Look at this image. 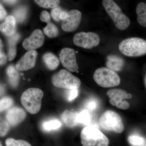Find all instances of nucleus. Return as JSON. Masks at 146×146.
Segmentation results:
<instances>
[{"mask_svg":"<svg viewBox=\"0 0 146 146\" xmlns=\"http://www.w3.org/2000/svg\"><path fill=\"white\" fill-rule=\"evenodd\" d=\"M44 93L38 88L27 89L22 94L21 104L27 111L31 114H35L40 111Z\"/></svg>","mask_w":146,"mask_h":146,"instance_id":"nucleus-1","label":"nucleus"},{"mask_svg":"<svg viewBox=\"0 0 146 146\" xmlns=\"http://www.w3.org/2000/svg\"><path fill=\"white\" fill-rule=\"evenodd\" d=\"M80 138L83 146H108L109 144L107 136L97 128L91 126L82 130Z\"/></svg>","mask_w":146,"mask_h":146,"instance_id":"nucleus-2","label":"nucleus"},{"mask_svg":"<svg viewBox=\"0 0 146 146\" xmlns=\"http://www.w3.org/2000/svg\"><path fill=\"white\" fill-rule=\"evenodd\" d=\"M119 48L120 51L126 56H142L146 54V41L139 37H130L123 40Z\"/></svg>","mask_w":146,"mask_h":146,"instance_id":"nucleus-3","label":"nucleus"},{"mask_svg":"<svg viewBox=\"0 0 146 146\" xmlns=\"http://www.w3.org/2000/svg\"><path fill=\"white\" fill-rule=\"evenodd\" d=\"M102 4L117 28L124 30L128 27L130 24L129 18L123 13L121 8L115 1L112 0H103Z\"/></svg>","mask_w":146,"mask_h":146,"instance_id":"nucleus-4","label":"nucleus"},{"mask_svg":"<svg viewBox=\"0 0 146 146\" xmlns=\"http://www.w3.org/2000/svg\"><path fill=\"white\" fill-rule=\"evenodd\" d=\"M99 124L104 130L116 133H122L124 129L121 116L112 110H108L104 112L100 117Z\"/></svg>","mask_w":146,"mask_h":146,"instance_id":"nucleus-5","label":"nucleus"},{"mask_svg":"<svg viewBox=\"0 0 146 146\" xmlns=\"http://www.w3.org/2000/svg\"><path fill=\"white\" fill-rule=\"evenodd\" d=\"M94 79L98 85L104 88L117 86L121 83L119 76L116 72L104 67L96 70Z\"/></svg>","mask_w":146,"mask_h":146,"instance_id":"nucleus-6","label":"nucleus"},{"mask_svg":"<svg viewBox=\"0 0 146 146\" xmlns=\"http://www.w3.org/2000/svg\"><path fill=\"white\" fill-rule=\"evenodd\" d=\"M52 81L55 87L67 90L78 89L81 83L80 79L64 69L54 74L52 76Z\"/></svg>","mask_w":146,"mask_h":146,"instance_id":"nucleus-7","label":"nucleus"},{"mask_svg":"<svg viewBox=\"0 0 146 146\" xmlns=\"http://www.w3.org/2000/svg\"><path fill=\"white\" fill-rule=\"evenodd\" d=\"M100 39L98 35L92 32H80L73 38L74 44L84 48L91 49L99 44Z\"/></svg>","mask_w":146,"mask_h":146,"instance_id":"nucleus-8","label":"nucleus"},{"mask_svg":"<svg viewBox=\"0 0 146 146\" xmlns=\"http://www.w3.org/2000/svg\"><path fill=\"white\" fill-rule=\"evenodd\" d=\"M107 95L109 98V102L113 106L121 110L129 108L130 105L124 99H130L132 97L130 94L121 89H112L108 90Z\"/></svg>","mask_w":146,"mask_h":146,"instance_id":"nucleus-9","label":"nucleus"},{"mask_svg":"<svg viewBox=\"0 0 146 146\" xmlns=\"http://www.w3.org/2000/svg\"><path fill=\"white\" fill-rule=\"evenodd\" d=\"M82 13L77 9H73L68 12L67 16L62 21L61 27L64 31L71 32L76 30L81 21Z\"/></svg>","mask_w":146,"mask_h":146,"instance_id":"nucleus-10","label":"nucleus"},{"mask_svg":"<svg viewBox=\"0 0 146 146\" xmlns=\"http://www.w3.org/2000/svg\"><path fill=\"white\" fill-rule=\"evenodd\" d=\"M60 60L63 67L68 71L76 72L78 70L75 51L70 48H65L60 53Z\"/></svg>","mask_w":146,"mask_h":146,"instance_id":"nucleus-11","label":"nucleus"},{"mask_svg":"<svg viewBox=\"0 0 146 146\" xmlns=\"http://www.w3.org/2000/svg\"><path fill=\"white\" fill-rule=\"evenodd\" d=\"M44 37L42 31L36 29L23 42V46L25 49L33 50L40 48L44 44Z\"/></svg>","mask_w":146,"mask_h":146,"instance_id":"nucleus-12","label":"nucleus"},{"mask_svg":"<svg viewBox=\"0 0 146 146\" xmlns=\"http://www.w3.org/2000/svg\"><path fill=\"white\" fill-rule=\"evenodd\" d=\"M37 55V52L35 50L29 51L16 63V68L17 70L24 71L33 68L36 63Z\"/></svg>","mask_w":146,"mask_h":146,"instance_id":"nucleus-13","label":"nucleus"},{"mask_svg":"<svg viewBox=\"0 0 146 146\" xmlns=\"http://www.w3.org/2000/svg\"><path fill=\"white\" fill-rule=\"evenodd\" d=\"M26 113L21 108L15 107L8 110L6 115L7 121L11 126H16L21 123L25 119Z\"/></svg>","mask_w":146,"mask_h":146,"instance_id":"nucleus-14","label":"nucleus"},{"mask_svg":"<svg viewBox=\"0 0 146 146\" xmlns=\"http://www.w3.org/2000/svg\"><path fill=\"white\" fill-rule=\"evenodd\" d=\"M16 21L14 16L10 15L7 16L5 22L0 25V31L6 36H10L16 33Z\"/></svg>","mask_w":146,"mask_h":146,"instance_id":"nucleus-15","label":"nucleus"},{"mask_svg":"<svg viewBox=\"0 0 146 146\" xmlns=\"http://www.w3.org/2000/svg\"><path fill=\"white\" fill-rule=\"evenodd\" d=\"M124 64V60L121 56L115 54H110L107 56L106 66L112 70L120 72L123 70Z\"/></svg>","mask_w":146,"mask_h":146,"instance_id":"nucleus-16","label":"nucleus"},{"mask_svg":"<svg viewBox=\"0 0 146 146\" xmlns=\"http://www.w3.org/2000/svg\"><path fill=\"white\" fill-rule=\"evenodd\" d=\"M78 112L66 110L61 115V119L68 127H75L79 124L78 121Z\"/></svg>","mask_w":146,"mask_h":146,"instance_id":"nucleus-17","label":"nucleus"},{"mask_svg":"<svg viewBox=\"0 0 146 146\" xmlns=\"http://www.w3.org/2000/svg\"><path fill=\"white\" fill-rule=\"evenodd\" d=\"M20 38V35L15 33L12 36H9V38L8 56L9 60H13L16 56V45Z\"/></svg>","mask_w":146,"mask_h":146,"instance_id":"nucleus-18","label":"nucleus"},{"mask_svg":"<svg viewBox=\"0 0 146 146\" xmlns=\"http://www.w3.org/2000/svg\"><path fill=\"white\" fill-rule=\"evenodd\" d=\"M43 59L47 68L52 70L56 69L60 63L57 56L52 53L45 54L43 56Z\"/></svg>","mask_w":146,"mask_h":146,"instance_id":"nucleus-19","label":"nucleus"},{"mask_svg":"<svg viewBox=\"0 0 146 146\" xmlns=\"http://www.w3.org/2000/svg\"><path fill=\"white\" fill-rule=\"evenodd\" d=\"M7 73L11 85L14 88L17 87L19 83L20 74L16 67L13 65L9 66L7 70Z\"/></svg>","mask_w":146,"mask_h":146,"instance_id":"nucleus-20","label":"nucleus"},{"mask_svg":"<svg viewBox=\"0 0 146 146\" xmlns=\"http://www.w3.org/2000/svg\"><path fill=\"white\" fill-rule=\"evenodd\" d=\"M136 13L137 20L141 26L146 28V3L144 2L139 3L136 7Z\"/></svg>","mask_w":146,"mask_h":146,"instance_id":"nucleus-21","label":"nucleus"},{"mask_svg":"<svg viewBox=\"0 0 146 146\" xmlns=\"http://www.w3.org/2000/svg\"><path fill=\"white\" fill-rule=\"evenodd\" d=\"M61 123L59 120L53 119L44 122L42 124V128L46 131L55 130L61 127Z\"/></svg>","mask_w":146,"mask_h":146,"instance_id":"nucleus-22","label":"nucleus"},{"mask_svg":"<svg viewBox=\"0 0 146 146\" xmlns=\"http://www.w3.org/2000/svg\"><path fill=\"white\" fill-rule=\"evenodd\" d=\"M46 26L44 29L45 34L49 37H55L59 33L58 29L55 25L51 22L47 23Z\"/></svg>","mask_w":146,"mask_h":146,"instance_id":"nucleus-23","label":"nucleus"},{"mask_svg":"<svg viewBox=\"0 0 146 146\" xmlns=\"http://www.w3.org/2000/svg\"><path fill=\"white\" fill-rule=\"evenodd\" d=\"M13 16L18 23H22L23 22L27 15V9L25 7H21L16 9L13 11Z\"/></svg>","mask_w":146,"mask_h":146,"instance_id":"nucleus-24","label":"nucleus"},{"mask_svg":"<svg viewBox=\"0 0 146 146\" xmlns=\"http://www.w3.org/2000/svg\"><path fill=\"white\" fill-rule=\"evenodd\" d=\"M35 1L39 6L45 8H56L60 3V1L58 0H36Z\"/></svg>","mask_w":146,"mask_h":146,"instance_id":"nucleus-25","label":"nucleus"},{"mask_svg":"<svg viewBox=\"0 0 146 146\" xmlns=\"http://www.w3.org/2000/svg\"><path fill=\"white\" fill-rule=\"evenodd\" d=\"M91 116L88 110H83L78 112V121L79 124L87 125L91 122Z\"/></svg>","mask_w":146,"mask_h":146,"instance_id":"nucleus-26","label":"nucleus"},{"mask_svg":"<svg viewBox=\"0 0 146 146\" xmlns=\"http://www.w3.org/2000/svg\"><path fill=\"white\" fill-rule=\"evenodd\" d=\"M127 141L133 146H140L144 144L145 139L143 137L137 135H130L128 138Z\"/></svg>","mask_w":146,"mask_h":146,"instance_id":"nucleus-27","label":"nucleus"},{"mask_svg":"<svg viewBox=\"0 0 146 146\" xmlns=\"http://www.w3.org/2000/svg\"><path fill=\"white\" fill-rule=\"evenodd\" d=\"M6 146H31L27 141L23 140H16L12 138H8L5 141Z\"/></svg>","mask_w":146,"mask_h":146,"instance_id":"nucleus-28","label":"nucleus"},{"mask_svg":"<svg viewBox=\"0 0 146 146\" xmlns=\"http://www.w3.org/2000/svg\"><path fill=\"white\" fill-rule=\"evenodd\" d=\"M13 103V100L9 97H5L0 100V112L8 109Z\"/></svg>","mask_w":146,"mask_h":146,"instance_id":"nucleus-29","label":"nucleus"},{"mask_svg":"<svg viewBox=\"0 0 146 146\" xmlns=\"http://www.w3.org/2000/svg\"><path fill=\"white\" fill-rule=\"evenodd\" d=\"M9 129V124L7 121L0 117V136L6 135Z\"/></svg>","mask_w":146,"mask_h":146,"instance_id":"nucleus-30","label":"nucleus"},{"mask_svg":"<svg viewBox=\"0 0 146 146\" xmlns=\"http://www.w3.org/2000/svg\"><path fill=\"white\" fill-rule=\"evenodd\" d=\"M78 89H69L67 91V100L68 101H72L78 96Z\"/></svg>","mask_w":146,"mask_h":146,"instance_id":"nucleus-31","label":"nucleus"},{"mask_svg":"<svg viewBox=\"0 0 146 146\" xmlns=\"http://www.w3.org/2000/svg\"><path fill=\"white\" fill-rule=\"evenodd\" d=\"M62 11H63L61 9L58 7L52 9L51 12V15L54 20L56 21H60V20L59 18V16Z\"/></svg>","mask_w":146,"mask_h":146,"instance_id":"nucleus-32","label":"nucleus"},{"mask_svg":"<svg viewBox=\"0 0 146 146\" xmlns=\"http://www.w3.org/2000/svg\"><path fill=\"white\" fill-rule=\"evenodd\" d=\"M40 19L42 22L48 23L51 22V18L49 14L46 11H42L40 14Z\"/></svg>","mask_w":146,"mask_h":146,"instance_id":"nucleus-33","label":"nucleus"},{"mask_svg":"<svg viewBox=\"0 0 146 146\" xmlns=\"http://www.w3.org/2000/svg\"><path fill=\"white\" fill-rule=\"evenodd\" d=\"M98 103L94 100H91L87 102L86 107L90 110H94L98 107Z\"/></svg>","mask_w":146,"mask_h":146,"instance_id":"nucleus-34","label":"nucleus"},{"mask_svg":"<svg viewBox=\"0 0 146 146\" xmlns=\"http://www.w3.org/2000/svg\"><path fill=\"white\" fill-rule=\"evenodd\" d=\"M7 15L6 11L2 5L0 3V20H3Z\"/></svg>","mask_w":146,"mask_h":146,"instance_id":"nucleus-35","label":"nucleus"},{"mask_svg":"<svg viewBox=\"0 0 146 146\" xmlns=\"http://www.w3.org/2000/svg\"><path fill=\"white\" fill-rule=\"evenodd\" d=\"M7 56L2 51H0V65L4 64L6 62Z\"/></svg>","mask_w":146,"mask_h":146,"instance_id":"nucleus-36","label":"nucleus"},{"mask_svg":"<svg viewBox=\"0 0 146 146\" xmlns=\"http://www.w3.org/2000/svg\"><path fill=\"white\" fill-rule=\"evenodd\" d=\"M67 13L68 12L66 11H62L61 13H60V16H59V18H60V20H63L67 16Z\"/></svg>","mask_w":146,"mask_h":146,"instance_id":"nucleus-37","label":"nucleus"},{"mask_svg":"<svg viewBox=\"0 0 146 146\" xmlns=\"http://www.w3.org/2000/svg\"><path fill=\"white\" fill-rule=\"evenodd\" d=\"M5 92V88L2 85L0 84V96L3 94Z\"/></svg>","mask_w":146,"mask_h":146,"instance_id":"nucleus-38","label":"nucleus"},{"mask_svg":"<svg viewBox=\"0 0 146 146\" xmlns=\"http://www.w3.org/2000/svg\"><path fill=\"white\" fill-rule=\"evenodd\" d=\"M4 2L7 3L9 4H13L16 3L17 2V1H4Z\"/></svg>","mask_w":146,"mask_h":146,"instance_id":"nucleus-39","label":"nucleus"},{"mask_svg":"<svg viewBox=\"0 0 146 146\" xmlns=\"http://www.w3.org/2000/svg\"><path fill=\"white\" fill-rule=\"evenodd\" d=\"M3 45L2 44V42L1 40L0 39V51H2Z\"/></svg>","mask_w":146,"mask_h":146,"instance_id":"nucleus-40","label":"nucleus"},{"mask_svg":"<svg viewBox=\"0 0 146 146\" xmlns=\"http://www.w3.org/2000/svg\"><path fill=\"white\" fill-rule=\"evenodd\" d=\"M145 85L146 86V76L145 77Z\"/></svg>","mask_w":146,"mask_h":146,"instance_id":"nucleus-41","label":"nucleus"},{"mask_svg":"<svg viewBox=\"0 0 146 146\" xmlns=\"http://www.w3.org/2000/svg\"><path fill=\"white\" fill-rule=\"evenodd\" d=\"M0 146H3L2 145L1 143L0 142Z\"/></svg>","mask_w":146,"mask_h":146,"instance_id":"nucleus-42","label":"nucleus"}]
</instances>
